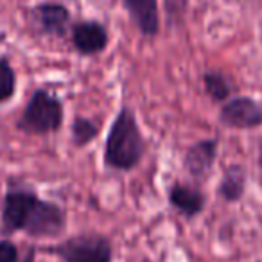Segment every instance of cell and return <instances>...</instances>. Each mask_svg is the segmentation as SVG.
<instances>
[{
    "instance_id": "cell-11",
    "label": "cell",
    "mask_w": 262,
    "mask_h": 262,
    "mask_svg": "<svg viewBox=\"0 0 262 262\" xmlns=\"http://www.w3.org/2000/svg\"><path fill=\"white\" fill-rule=\"evenodd\" d=\"M169 201L171 205L185 217H196L205 208V196L198 189L183 183H176L171 187L169 192Z\"/></svg>"
},
{
    "instance_id": "cell-7",
    "label": "cell",
    "mask_w": 262,
    "mask_h": 262,
    "mask_svg": "<svg viewBox=\"0 0 262 262\" xmlns=\"http://www.w3.org/2000/svg\"><path fill=\"white\" fill-rule=\"evenodd\" d=\"M72 43L76 51L84 56L99 54L108 45V31L95 20L77 22L72 27Z\"/></svg>"
},
{
    "instance_id": "cell-15",
    "label": "cell",
    "mask_w": 262,
    "mask_h": 262,
    "mask_svg": "<svg viewBox=\"0 0 262 262\" xmlns=\"http://www.w3.org/2000/svg\"><path fill=\"white\" fill-rule=\"evenodd\" d=\"M16 90V76L8 59L0 58V102L13 97Z\"/></svg>"
},
{
    "instance_id": "cell-5",
    "label": "cell",
    "mask_w": 262,
    "mask_h": 262,
    "mask_svg": "<svg viewBox=\"0 0 262 262\" xmlns=\"http://www.w3.org/2000/svg\"><path fill=\"white\" fill-rule=\"evenodd\" d=\"M219 120L235 129H253L262 126V104L251 97H235L221 108Z\"/></svg>"
},
{
    "instance_id": "cell-13",
    "label": "cell",
    "mask_w": 262,
    "mask_h": 262,
    "mask_svg": "<svg viewBox=\"0 0 262 262\" xmlns=\"http://www.w3.org/2000/svg\"><path fill=\"white\" fill-rule=\"evenodd\" d=\"M203 84H205V90L207 94L210 95L214 101H226V99L232 95L233 86L230 83V79L221 72H207L203 76Z\"/></svg>"
},
{
    "instance_id": "cell-6",
    "label": "cell",
    "mask_w": 262,
    "mask_h": 262,
    "mask_svg": "<svg viewBox=\"0 0 262 262\" xmlns=\"http://www.w3.org/2000/svg\"><path fill=\"white\" fill-rule=\"evenodd\" d=\"M36 200L38 196L31 190H9L2 210V228L6 233L24 230Z\"/></svg>"
},
{
    "instance_id": "cell-1",
    "label": "cell",
    "mask_w": 262,
    "mask_h": 262,
    "mask_svg": "<svg viewBox=\"0 0 262 262\" xmlns=\"http://www.w3.org/2000/svg\"><path fill=\"white\" fill-rule=\"evenodd\" d=\"M146 151V140L129 108L117 113L104 146V164L117 171L137 167Z\"/></svg>"
},
{
    "instance_id": "cell-16",
    "label": "cell",
    "mask_w": 262,
    "mask_h": 262,
    "mask_svg": "<svg viewBox=\"0 0 262 262\" xmlns=\"http://www.w3.org/2000/svg\"><path fill=\"white\" fill-rule=\"evenodd\" d=\"M18 250L11 241H0V262H16Z\"/></svg>"
},
{
    "instance_id": "cell-3",
    "label": "cell",
    "mask_w": 262,
    "mask_h": 262,
    "mask_svg": "<svg viewBox=\"0 0 262 262\" xmlns=\"http://www.w3.org/2000/svg\"><path fill=\"white\" fill-rule=\"evenodd\" d=\"M63 262H112L113 248L101 233H81L51 248Z\"/></svg>"
},
{
    "instance_id": "cell-10",
    "label": "cell",
    "mask_w": 262,
    "mask_h": 262,
    "mask_svg": "<svg viewBox=\"0 0 262 262\" xmlns=\"http://www.w3.org/2000/svg\"><path fill=\"white\" fill-rule=\"evenodd\" d=\"M131 20L146 36H155L160 29L158 0H122Z\"/></svg>"
},
{
    "instance_id": "cell-4",
    "label": "cell",
    "mask_w": 262,
    "mask_h": 262,
    "mask_svg": "<svg viewBox=\"0 0 262 262\" xmlns=\"http://www.w3.org/2000/svg\"><path fill=\"white\" fill-rule=\"evenodd\" d=\"M65 230V212L51 201L38 198L24 226L31 237H56Z\"/></svg>"
},
{
    "instance_id": "cell-9",
    "label": "cell",
    "mask_w": 262,
    "mask_h": 262,
    "mask_svg": "<svg viewBox=\"0 0 262 262\" xmlns=\"http://www.w3.org/2000/svg\"><path fill=\"white\" fill-rule=\"evenodd\" d=\"M33 18L41 33L52 36H63L69 27L70 13L63 4L58 2H43L33 9Z\"/></svg>"
},
{
    "instance_id": "cell-8",
    "label": "cell",
    "mask_w": 262,
    "mask_h": 262,
    "mask_svg": "<svg viewBox=\"0 0 262 262\" xmlns=\"http://www.w3.org/2000/svg\"><path fill=\"white\" fill-rule=\"evenodd\" d=\"M215 157H217V142L212 139L200 140L187 149L185 158H183V167L192 178L203 180L210 174Z\"/></svg>"
},
{
    "instance_id": "cell-14",
    "label": "cell",
    "mask_w": 262,
    "mask_h": 262,
    "mask_svg": "<svg viewBox=\"0 0 262 262\" xmlns=\"http://www.w3.org/2000/svg\"><path fill=\"white\" fill-rule=\"evenodd\" d=\"M99 124L86 117H76L72 122V142L77 147H84L99 135Z\"/></svg>"
},
{
    "instance_id": "cell-17",
    "label": "cell",
    "mask_w": 262,
    "mask_h": 262,
    "mask_svg": "<svg viewBox=\"0 0 262 262\" xmlns=\"http://www.w3.org/2000/svg\"><path fill=\"white\" fill-rule=\"evenodd\" d=\"M258 169H260V176H262V144H260V149H258Z\"/></svg>"
},
{
    "instance_id": "cell-12",
    "label": "cell",
    "mask_w": 262,
    "mask_h": 262,
    "mask_svg": "<svg viewBox=\"0 0 262 262\" xmlns=\"http://www.w3.org/2000/svg\"><path fill=\"white\" fill-rule=\"evenodd\" d=\"M246 189V172L241 165H230L217 187L219 196L225 201H237L243 198Z\"/></svg>"
},
{
    "instance_id": "cell-2",
    "label": "cell",
    "mask_w": 262,
    "mask_h": 262,
    "mask_svg": "<svg viewBox=\"0 0 262 262\" xmlns=\"http://www.w3.org/2000/svg\"><path fill=\"white\" fill-rule=\"evenodd\" d=\"M63 122V104L56 95L47 90H36L29 99L18 127L26 133L33 135H45L61 127Z\"/></svg>"
}]
</instances>
